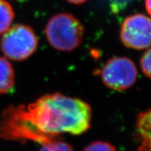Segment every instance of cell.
<instances>
[{
  "label": "cell",
  "mask_w": 151,
  "mask_h": 151,
  "mask_svg": "<svg viewBox=\"0 0 151 151\" xmlns=\"http://www.w3.org/2000/svg\"><path fill=\"white\" fill-rule=\"evenodd\" d=\"M150 110L140 113L138 115L137 127L142 139L138 151H150Z\"/></svg>",
  "instance_id": "obj_6"
},
{
  "label": "cell",
  "mask_w": 151,
  "mask_h": 151,
  "mask_svg": "<svg viewBox=\"0 0 151 151\" xmlns=\"http://www.w3.org/2000/svg\"><path fill=\"white\" fill-rule=\"evenodd\" d=\"M151 0H145V7L147 11V13L149 15H150L151 13Z\"/></svg>",
  "instance_id": "obj_12"
},
{
  "label": "cell",
  "mask_w": 151,
  "mask_h": 151,
  "mask_svg": "<svg viewBox=\"0 0 151 151\" xmlns=\"http://www.w3.org/2000/svg\"><path fill=\"white\" fill-rule=\"evenodd\" d=\"M45 32L48 42L54 49L70 52L80 46L85 29L80 20L72 14L59 13L48 21Z\"/></svg>",
  "instance_id": "obj_2"
},
{
  "label": "cell",
  "mask_w": 151,
  "mask_h": 151,
  "mask_svg": "<svg viewBox=\"0 0 151 151\" xmlns=\"http://www.w3.org/2000/svg\"><path fill=\"white\" fill-rule=\"evenodd\" d=\"M67 2H70V3H73V4L79 5L82 4V3H84V2H87L88 0H66Z\"/></svg>",
  "instance_id": "obj_13"
},
{
  "label": "cell",
  "mask_w": 151,
  "mask_h": 151,
  "mask_svg": "<svg viewBox=\"0 0 151 151\" xmlns=\"http://www.w3.org/2000/svg\"><path fill=\"white\" fill-rule=\"evenodd\" d=\"M14 17L11 5L5 0H0V34L6 32L11 27Z\"/></svg>",
  "instance_id": "obj_9"
},
{
  "label": "cell",
  "mask_w": 151,
  "mask_h": 151,
  "mask_svg": "<svg viewBox=\"0 0 151 151\" xmlns=\"http://www.w3.org/2000/svg\"><path fill=\"white\" fill-rule=\"evenodd\" d=\"M83 151H116V148L110 143L104 141H96L90 143Z\"/></svg>",
  "instance_id": "obj_10"
},
{
  "label": "cell",
  "mask_w": 151,
  "mask_h": 151,
  "mask_svg": "<svg viewBox=\"0 0 151 151\" xmlns=\"http://www.w3.org/2000/svg\"><path fill=\"white\" fill-rule=\"evenodd\" d=\"M0 46L6 57L15 61H22L35 52L38 46V40L31 27L17 24L3 33Z\"/></svg>",
  "instance_id": "obj_3"
},
{
  "label": "cell",
  "mask_w": 151,
  "mask_h": 151,
  "mask_svg": "<svg viewBox=\"0 0 151 151\" xmlns=\"http://www.w3.org/2000/svg\"><path fill=\"white\" fill-rule=\"evenodd\" d=\"M92 109L87 103L61 93L46 94L26 106L10 107L1 123L2 136L33 140L62 133L80 135L90 129Z\"/></svg>",
  "instance_id": "obj_1"
},
{
  "label": "cell",
  "mask_w": 151,
  "mask_h": 151,
  "mask_svg": "<svg viewBox=\"0 0 151 151\" xmlns=\"http://www.w3.org/2000/svg\"><path fill=\"white\" fill-rule=\"evenodd\" d=\"M34 141L41 145L39 151H73L70 144L57 139L56 137H40Z\"/></svg>",
  "instance_id": "obj_8"
},
{
  "label": "cell",
  "mask_w": 151,
  "mask_h": 151,
  "mask_svg": "<svg viewBox=\"0 0 151 151\" xmlns=\"http://www.w3.org/2000/svg\"><path fill=\"white\" fill-rule=\"evenodd\" d=\"M14 86V70L6 58L0 57V95L10 92Z\"/></svg>",
  "instance_id": "obj_7"
},
{
  "label": "cell",
  "mask_w": 151,
  "mask_h": 151,
  "mask_svg": "<svg viewBox=\"0 0 151 151\" xmlns=\"http://www.w3.org/2000/svg\"><path fill=\"white\" fill-rule=\"evenodd\" d=\"M150 19L143 14L128 16L122 22L120 40L123 45L133 50H145L150 45Z\"/></svg>",
  "instance_id": "obj_5"
},
{
  "label": "cell",
  "mask_w": 151,
  "mask_h": 151,
  "mask_svg": "<svg viewBox=\"0 0 151 151\" xmlns=\"http://www.w3.org/2000/svg\"><path fill=\"white\" fill-rule=\"evenodd\" d=\"M150 49L148 48L140 59V67L143 74L150 78V59H151Z\"/></svg>",
  "instance_id": "obj_11"
},
{
  "label": "cell",
  "mask_w": 151,
  "mask_h": 151,
  "mask_svg": "<svg viewBox=\"0 0 151 151\" xmlns=\"http://www.w3.org/2000/svg\"><path fill=\"white\" fill-rule=\"evenodd\" d=\"M100 76L108 88L116 91H124L136 83L137 70L129 58L113 57L103 66Z\"/></svg>",
  "instance_id": "obj_4"
}]
</instances>
